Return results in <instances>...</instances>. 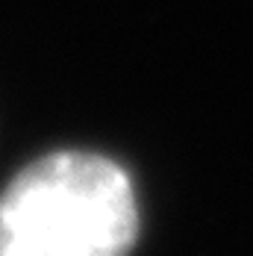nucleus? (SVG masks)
Wrapping results in <instances>:
<instances>
[{"instance_id":"1","label":"nucleus","mask_w":253,"mask_h":256,"mask_svg":"<svg viewBox=\"0 0 253 256\" xmlns=\"http://www.w3.org/2000/svg\"><path fill=\"white\" fill-rule=\"evenodd\" d=\"M136 232L132 182L100 154L36 159L0 194V256H126Z\"/></svg>"}]
</instances>
